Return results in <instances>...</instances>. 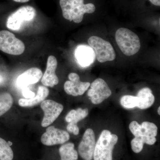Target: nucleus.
Listing matches in <instances>:
<instances>
[{
    "label": "nucleus",
    "instance_id": "1",
    "mask_svg": "<svg viewBox=\"0 0 160 160\" xmlns=\"http://www.w3.org/2000/svg\"><path fill=\"white\" fill-rule=\"evenodd\" d=\"M84 0H60V6L64 18L70 22L80 23L85 13H93L96 7L92 3L85 4Z\"/></svg>",
    "mask_w": 160,
    "mask_h": 160
},
{
    "label": "nucleus",
    "instance_id": "2",
    "mask_svg": "<svg viewBox=\"0 0 160 160\" xmlns=\"http://www.w3.org/2000/svg\"><path fill=\"white\" fill-rule=\"evenodd\" d=\"M118 46L124 54L131 56L137 53L141 48L139 38L134 32L125 28H119L115 33Z\"/></svg>",
    "mask_w": 160,
    "mask_h": 160
},
{
    "label": "nucleus",
    "instance_id": "3",
    "mask_svg": "<svg viewBox=\"0 0 160 160\" xmlns=\"http://www.w3.org/2000/svg\"><path fill=\"white\" fill-rule=\"evenodd\" d=\"M118 139L117 135L112 134L109 130H103L96 143L94 160H112V151Z\"/></svg>",
    "mask_w": 160,
    "mask_h": 160
},
{
    "label": "nucleus",
    "instance_id": "4",
    "mask_svg": "<svg viewBox=\"0 0 160 160\" xmlns=\"http://www.w3.org/2000/svg\"><path fill=\"white\" fill-rule=\"evenodd\" d=\"M88 42L94 50L97 59L99 62L112 61L115 59V52L109 42L96 36L89 38Z\"/></svg>",
    "mask_w": 160,
    "mask_h": 160
},
{
    "label": "nucleus",
    "instance_id": "5",
    "mask_svg": "<svg viewBox=\"0 0 160 160\" xmlns=\"http://www.w3.org/2000/svg\"><path fill=\"white\" fill-rule=\"evenodd\" d=\"M25 50V44L13 33L7 30L0 31V50L7 54L19 55Z\"/></svg>",
    "mask_w": 160,
    "mask_h": 160
},
{
    "label": "nucleus",
    "instance_id": "6",
    "mask_svg": "<svg viewBox=\"0 0 160 160\" xmlns=\"http://www.w3.org/2000/svg\"><path fill=\"white\" fill-rule=\"evenodd\" d=\"M36 14V10L33 7L23 6L9 16L6 22V26L11 30H19L23 23L33 20Z\"/></svg>",
    "mask_w": 160,
    "mask_h": 160
},
{
    "label": "nucleus",
    "instance_id": "7",
    "mask_svg": "<svg viewBox=\"0 0 160 160\" xmlns=\"http://www.w3.org/2000/svg\"><path fill=\"white\" fill-rule=\"evenodd\" d=\"M90 86L87 95L92 103L94 105L102 102L111 95V89L106 82L101 78L94 80L90 84Z\"/></svg>",
    "mask_w": 160,
    "mask_h": 160
},
{
    "label": "nucleus",
    "instance_id": "8",
    "mask_svg": "<svg viewBox=\"0 0 160 160\" xmlns=\"http://www.w3.org/2000/svg\"><path fill=\"white\" fill-rule=\"evenodd\" d=\"M44 112L41 125L43 127H48L55 121L62 112L63 105L51 100H44L41 104Z\"/></svg>",
    "mask_w": 160,
    "mask_h": 160
},
{
    "label": "nucleus",
    "instance_id": "9",
    "mask_svg": "<svg viewBox=\"0 0 160 160\" xmlns=\"http://www.w3.org/2000/svg\"><path fill=\"white\" fill-rule=\"evenodd\" d=\"M70 139V136L67 132L56 128L54 126L47 127L46 132L41 137V142L47 146L63 144Z\"/></svg>",
    "mask_w": 160,
    "mask_h": 160
},
{
    "label": "nucleus",
    "instance_id": "10",
    "mask_svg": "<svg viewBox=\"0 0 160 160\" xmlns=\"http://www.w3.org/2000/svg\"><path fill=\"white\" fill-rule=\"evenodd\" d=\"M95 145L94 132L90 128L86 129L78 146L80 156L85 160H92Z\"/></svg>",
    "mask_w": 160,
    "mask_h": 160
},
{
    "label": "nucleus",
    "instance_id": "11",
    "mask_svg": "<svg viewBox=\"0 0 160 160\" xmlns=\"http://www.w3.org/2000/svg\"><path fill=\"white\" fill-rule=\"evenodd\" d=\"M68 78L69 80L65 82L64 87L66 93L70 95L75 97L82 95L90 86V83L88 82H81L77 73L71 72Z\"/></svg>",
    "mask_w": 160,
    "mask_h": 160
},
{
    "label": "nucleus",
    "instance_id": "12",
    "mask_svg": "<svg viewBox=\"0 0 160 160\" xmlns=\"http://www.w3.org/2000/svg\"><path fill=\"white\" fill-rule=\"evenodd\" d=\"M57 66L56 58L53 56H49L47 60L46 71L41 80L44 86L53 87L58 84V78L56 74Z\"/></svg>",
    "mask_w": 160,
    "mask_h": 160
},
{
    "label": "nucleus",
    "instance_id": "13",
    "mask_svg": "<svg viewBox=\"0 0 160 160\" xmlns=\"http://www.w3.org/2000/svg\"><path fill=\"white\" fill-rule=\"evenodd\" d=\"M129 129L135 137L142 136L156 137L158 127L154 123L144 122L140 125L136 121L130 123Z\"/></svg>",
    "mask_w": 160,
    "mask_h": 160
},
{
    "label": "nucleus",
    "instance_id": "14",
    "mask_svg": "<svg viewBox=\"0 0 160 160\" xmlns=\"http://www.w3.org/2000/svg\"><path fill=\"white\" fill-rule=\"evenodd\" d=\"M75 56L79 65L82 67H87L95 61V52L89 46L79 45L75 51Z\"/></svg>",
    "mask_w": 160,
    "mask_h": 160
},
{
    "label": "nucleus",
    "instance_id": "15",
    "mask_svg": "<svg viewBox=\"0 0 160 160\" xmlns=\"http://www.w3.org/2000/svg\"><path fill=\"white\" fill-rule=\"evenodd\" d=\"M42 70L37 68H31L20 75L17 80L19 87H25L38 82L42 77Z\"/></svg>",
    "mask_w": 160,
    "mask_h": 160
},
{
    "label": "nucleus",
    "instance_id": "16",
    "mask_svg": "<svg viewBox=\"0 0 160 160\" xmlns=\"http://www.w3.org/2000/svg\"><path fill=\"white\" fill-rule=\"evenodd\" d=\"M49 94V90L47 87L39 86L38 88L37 94L34 97L30 98H21L18 104L21 107H30L38 105L46 99Z\"/></svg>",
    "mask_w": 160,
    "mask_h": 160
},
{
    "label": "nucleus",
    "instance_id": "17",
    "mask_svg": "<svg viewBox=\"0 0 160 160\" xmlns=\"http://www.w3.org/2000/svg\"><path fill=\"white\" fill-rule=\"evenodd\" d=\"M138 99L137 107L143 109L151 107L154 102L155 97L151 89L145 87L140 89L137 94Z\"/></svg>",
    "mask_w": 160,
    "mask_h": 160
},
{
    "label": "nucleus",
    "instance_id": "18",
    "mask_svg": "<svg viewBox=\"0 0 160 160\" xmlns=\"http://www.w3.org/2000/svg\"><path fill=\"white\" fill-rule=\"evenodd\" d=\"M59 152L61 160H77L78 158L77 151L74 149V144L72 143H66L61 146Z\"/></svg>",
    "mask_w": 160,
    "mask_h": 160
},
{
    "label": "nucleus",
    "instance_id": "19",
    "mask_svg": "<svg viewBox=\"0 0 160 160\" xmlns=\"http://www.w3.org/2000/svg\"><path fill=\"white\" fill-rule=\"evenodd\" d=\"M76 110V113L74 120L69 123L67 126V129L69 132H72L75 135H77L79 132V129L77 126V123L86 117L89 112L88 109H82V108H78Z\"/></svg>",
    "mask_w": 160,
    "mask_h": 160
},
{
    "label": "nucleus",
    "instance_id": "20",
    "mask_svg": "<svg viewBox=\"0 0 160 160\" xmlns=\"http://www.w3.org/2000/svg\"><path fill=\"white\" fill-rule=\"evenodd\" d=\"M13 102V98L9 92L0 93V117L11 109Z\"/></svg>",
    "mask_w": 160,
    "mask_h": 160
},
{
    "label": "nucleus",
    "instance_id": "21",
    "mask_svg": "<svg viewBox=\"0 0 160 160\" xmlns=\"http://www.w3.org/2000/svg\"><path fill=\"white\" fill-rule=\"evenodd\" d=\"M13 152L9 143L0 138V160H12Z\"/></svg>",
    "mask_w": 160,
    "mask_h": 160
},
{
    "label": "nucleus",
    "instance_id": "22",
    "mask_svg": "<svg viewBox=\"0 0 160 160\" xmlns=\"http://www.w3.org/2000/svg\"><path fill=\"white\" fill-rule=\"evenodd\" d=\"M120 103L122 107L126 109H131L137 107V97L132 95H124L121 98Z\"/></svg>",
    "mask_w": 160,
    "mask_h": 160
},
{
    "label": "nucleus",
    "instance_id": "23",
    "mask_svg": "<svg viewBox=\"0 0 160 160\" xmlns=\"http://www.w3.org/2000/svg\"><path fill=\"white\" fill-rule=\"evenodd\" d=\"M131 146L132 151L138 153L141 152L142 150L144 143L139 138L135 137L131 141Z\"/></svg>",
    "mask_w": 160,
    "mask_h": 160
},
{
    "label": "nucleus",
    "instance_id": "24",
    "mask_svg": "<svg viewBox=\"0 0 160 160\" xmlns=\"http://www.w3.org/2000/svg\"><path fill=\"white\" fill-rule=\"evenodd\" d=\"M76 113V110L74 109H72L69 112L65 118L66 122L69 123L73 121L75 117Z\"/></svg>",
    "mask_w": 160,
    "mask_h": 160
},
{
    "label": "nucleus",
    "instance_id": "25",
    "mask_svg": "<svg viewBox=\"0 0 160 160\" xmlns=\"http://www.w3.org/2000/svg\"><path fill=\"white\" fill-rule=\"evenodd\" d=\"M149 1L152 5L154 6H160V0H149Z\"/></svg>",
    "mask_w": 160,
    "mask_h": 160
},
{
    "label": "nucleus",
    "instance_id": "26",
    "mask_svg": "<svg viewBox=\"0 0 160 160\" xmlns=\"http://www.w3.org/2000/svg\"><path fill=\"white\" fill-rule=\"evenodd\" d=\"M24 95L25 96H32V95L33 96H34V93H33V92H32L30 91H26V90H25V91H24ZM32 97H34L32 96Z\"/></svg>",
    "mask_w": 160,
    "mask_h": 160
},
{
    "label": "nucleus",
    "instance_id": "27",
    "mask_svg": "<svg viewBox=\"0 0 160 160\" xmlns=\"http://www.w3.org/2000/svg\"><path fill=\"white\" fill-rule=\"evenodd\" d=\"M13 1L16 2L26 3L29 2V0H13Z\"/></svg>",
    "mask_w": 160,
    "mask_h": 160
},
{
    "label": "nucleus",
    "instance_id": "28",
    "mask_svg": "<svg viewBox=\"0 0 160 160\" xmlns=\"http://www.w3.org/2000/svg\"><path fill=\"white\" fill-rule=\"evenodd\" d=\"M3 82V78L1 76L0 74V85L2 84V83Z\"/></svg>",
    "mask_w": 160,
    "mask_h": 160
},
{
    "label": "nucleus",
    "instance_id": "29",
    "mask_svg": "<svg viewBox=\"0 0 160 160\" xmlns=\"http://www.w3.org/2000/svg\"><path fill=\"white\" fill-rule=\"evenodd\" d=\"M160 107H159L158 109V114L159 115H160Z\"/></svg>",
    "mask_w": 160,
    "mask_h": 160
}]
</instances>
